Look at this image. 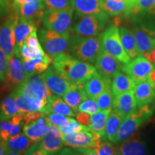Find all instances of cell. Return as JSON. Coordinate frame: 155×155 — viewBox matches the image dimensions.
<instances>
[{
  "label": "cell",
  "mask_w": 155,
  "mask_h": 155,
  "mask_svg": "<svg viewBox=\"0 0 155 155\" xmlns=\"http://www.w3.org/2000/svg\"><path fill=\"white\" fill-rule=\"evenodd\" d=\"M135 86V81L129 75L121 71L116 73L111 79V89L114 97L133 91Z\"/></svg>",
  "instance_id": "cell-27"
},
{
  "label": "cell",
  "mask_w": 155,
  "mask_h": 155,
  "mask_svg": "<svg viewBox=\"0 0 155 155\" xmlns=\"http://www.w3.org/2000/svg\"><path fill=\"white\" fill-rule=\"evenodd\" d=\"M24 45L32 50L38 49V48L42 47L40 40H39L37 31H35L32 33H31L28 38L25 39Z\"/></svg>",
  "instance_id": "cell-46"
},
{
  "label": "cell",
  "mask_w": 155,
  "mask_h": 155,
  "mask_svg": "<svg viewBox=\"0 0 155 155\" xmlns=\"http://www.w3.org/2000/svg\"><path fill=\"white\" fill-rule=\"evenodd\" d=\"M147 12H149V14L154 15V16H155V3L152 6V7H150V9H148V11H147Z\"/></svg>",
  "instance_id": "cell-56"
},
{
  "label": "cell",
  "mask_w": 155,
  "mask_h": 155,
  "mask_svg": "<svg viewBox=\"0 0 155 155\" xmlns=\"http://www.w3.org/2000/svg\"><path fill=\"white\" fill-rule=\"evenodd\" d=\"M53 66L68 81L81 84L98 73L96 67L91 63L80 61L66 53L54 58Z\"/></svg>",
  "instance_id": "cell-1"
},
{
  "label": "cell",
  "mask_w": 155,
  "mask_h": 155,
  "mask_svg": "<svg viewBox=\"0 0 155 155\" xmlns=\"http://www.w3.org/2000/svg\"><path fill=\"white\" fill-rule=\"evenodd\" d=\"M73 16V9L44 12L42 23L44 28L59 33L71 32Z\"/></svg>",
  "instance_id": "cell-5"
},
{
  "label": "cell",
  "mask_w": 155,
  "mask_h": 155,
  "mask_svg": "<svg viewBox=\"0 0 155 155\" xmlns=\"http://www.w3.org/2000/svg\"><path fill=\"white\" fill-rule=\"evenodd\" d=\"M95 65L101 75L112 79L116 73L121 71L124 64L122 65L116 58L103 50L97 57Z\"/></svg>",
  "instance_id": "cell-15"
},
{
  "label": "cell",
  "mask_w": 155,
  "mask_h": 155,
  "mask_svg": "<svg viewBox=\"0 0 155 155\" xmlns=\"http://www.w3.org/2000/svg\"><path fill=\"white\" fill-rule=\"evenodd\" d=\"M96 100L100 111H111L113 107L114 95L112 94L111 87L104 90Z\"/></svg>",
  "instance_id": "cell-37"
},
{
  "label": "cell",
  "mask_w": 155,
  "mask_h": 155,
  "mask_svg": "<svg viewBox=\"0 0 155 155\" xmlns=\"http://www.w3.org/2000/svg\"><path fill=\"white\" fill-rule=\"evenodd\" d=\"M34 1H37V0H12V5H22V4L31 2Z\"/></svg>",
  "instance_id": "cell-55"
},
{
  "label": "cell",
  "mask_w": 155,
  "mask_h": 155,
  "mask_svg": "<svg viewBox=\"0 0 155 155\" xmlns=\"http://www.w3.org/2000/svg\"><path fill=\"white\" fill-rule=\"evenodd\" d=\"M152 115V108L147 105L138 108L136 111L126 116L119 127L115 144H119L136 133L139 128L146 123Z\"/></svg>",
  "instance_id": "cell-3"
},
{
  "label": "cell",
  "mask_w": 155,
  "mask_h": 155,
  "mask_svg": "<svg viewBox=\"0 0 155 155\" xmlns=\"http://www.w3.org/2000/svg\"><path fill=\"white\" fill-rule=\"evenodd\" d=\"M97 155H118L116 152V147L113 143L109 141L101 140L96 148Z\"/></svg>",
  "instance_id": "cell-41"
},
{
  "label": "cell",
  "mask_w": 155,
  "mask_h": 155,
  "mask_svg": "<svg viewBox=\"0 0 155 155\" xmlns=\"http://www.w3.org/2000/svg\"><path fill=\"white\" fill-rule=\"evenodd\" d=\"M8 58L4 52V50L0 48V81L5 82L6 73L8 68Z\"/></svg>",
  "instance_id": "cell-45"
},
{
  "label": "cell",
  "mask_w": 155,
  "mask_h": 155,
  "mask_svg": "<svg viewBox=\"0 0 155 155\" xmlns=\"http://www.w3.org/2000/svg\"><path fill=\"white\" fill-rule=\"evenodd\" d=\"M51 124L45 115L41 116L36 121L23 126L24 134L35 143L40 141Z\"/></svg>",
  "instance_id": "cell-21"
},
{
  "label": "cell",
  "mask_w": 155,
  "mask_h": 155,
  "mask_svg": "<svg viewBox=\"0 0 155 155\" xmlns=\"http://www.w3.org/2000/svg\"><path fill=\"white\" fill-rule=\"evenodd\" d=\"M119 35L122 46L130 59L140 55L133 32L125 27H121L119 28Z\"/></svg>",
  "instance_id": "cell-32"
},
{
  "label": "cell",
  "mask_w": 155,
  "mask_h": 155,
  "mask_svg": "<svg viewBox=\"0 0 155 155\" xmlns=\"http://www.w3.org/2000/svg\"><path fill=\"white\" fill-rule=\"evenodd\" d=\"M147 81L150 83L151 86H152L155 90V68L153 69L151 71L150 74H149L148 77H147Z\"/></svg>",
  "instance_id": "cell-53"
},
{
  "label": "cell",
  "mask_w": 155,
  "mask_h": 155,
  "mask_svg": "<svg viewBox=\"0 0 155 155\" xmlns=\"http://www.w3.org/2000/svg\"><path fill=\"white\" fill-rule=\"evenodd\" d=\"M15 15V14H14ZM38 26L33 21L21 18L15 15L14 24V35H15V55L17 57L25 40L31 33L37 31Z\"/></svg>",
  "instance_id": "cell-14"
},
{
  "label": "cell",
  "mask_w": 155,
  "mask_h": 155,
  "mask_svg": "<svg viewBox=\"0 0 155 155\" xmlns=\"http://www.w3.org/2000/svg\"><path fill=\"white\" fill-rule=\"evenodd\" d=\"M108 20V15H91L80 16L73 30L75 33L84 37H96L104 30Z\"/></svg>",
  "instance_id": "cell-7"
},
{
  "label": "cell",
  "mask_w": 155,
  "mask_h": 155,
  "mask_svg": "<svg viewBox=\"0 0 155 155\" xmlns=\"http://www.w3.org/2000/svg\"><path fill=\"white\" fill-rule=\"evenodd\" d=\"M103 48L108 53L114 56L122 64H127L130 58L122 46L119 35V28L116 25L109 27L100 36Z\"/></svg>",
  "instance_id": "cell-6"
},
{
  "label": "cell",
  "mask_w": 155,
  "mask_h": 155,
  "mask_svg": "<svg viewBox=\"0 0 155 155\" xmlns=\"http://www.w3.org/2000/svg\"><path fill=\"white\" fill-rule=\"evenodd\" d=\"M7 154V150L5 146V141L0 139V155Z\"/></svg>",
  "instance_id": "cell-54"
},
{
  "label": "cell",
  "mask_w": 155,
  "mask_h": 155,
  "mask_svg": "<svg viewBox=\"0 0 155 155\" xmlns=\"http://www.w3.org/2000/svg\"><path fill=\"white\" fill-rule=\"evenodd\" d=\"M40 144L48 154H57L65 145L63 134L60 131L59 127L51 124L47 132L40 140Z\"/></svg>",
  "instance_id": "cell-18"
},
{
  "label": "cell",
  "mask_w": 155,
  "mask_h": 155,
  "mask_svg": "<svg viewBox=\"0 0 155 155\" xmlns=\"http://www.w3.org/2000/svg\"><path fill=\"white\" fill-rule=\"evenodd\" d=\"M28 78L25 74L22 62L16 56H13L8 61L5 83L9 88H15Z\"/></svg>",
  "instance_id": "cell-17"
},
{
  "label": "cell",
  "mask_w": 155,
  "mask_h": 155,
  "mask_svg": "<svg viewBox=\"0 0 155 155\" xmlns=\"http://www.w3.org/2000/svg\"><path fill=\"white\" fill-rule=\"evenodd\" d=\"M12 0H0V16L6 15L11 9Z\"/></svg>",
  "instance_id": "cell-49"
},
{
  "label": "cell",
  "mask_w": 155,
  "mask_h": 155,
  "mask_svg": "<svg viewBox=\"0 0 155 155\" xmlns=\"http://www.w3.org/2000/svg\"><path fill=\"white\" fill-rule=\"evenodd\" d=\"M82 155H97L95 149H84L80 148L77 149Z\"/></svg>",
  "instance_id": "cell-52"
},
{
  "label": "cell",
  "mask_w": 155,
  "mask_h": 155,
  "mask_svg": "<svg viewBox=\"0 0 155 155\" xmlns=\"http://www.w3.org/2000/svg\"><path fill=\"white\" fill-rule=\"evenodd\" d=\"M22 62L25 74L28 78L32 75H38L44 73L53 62V59L47 54L42 58Z\"/></svg>",
  "instance_id": "cell-28"
},
{
  "label": "cell",
  "mask_w": 155,
  "mask_h": 155,
  "mask_svg": "<svg viewBox=\"0 0 155 155\" xmlns=\"http://www.w3.org/2000/svg\"><path fill=\"white\" fill-rule=\"evenodd\" d=\"M119 144L116 147L118 155H150L146 142L137 133Z\"/></svg>",
  "instance_id": "cell-16"
},
{
  "label": "cell",
  "mask_w": 155,
  "mask_h": 155,
  "mask_svg": "<svg viewBox=\"0 0 155 155\" xmlns=\"http://www.w3.org/2000/svg\"><path fill=\"white\" fill-rule=\"evenodd\" d=\"M47 118L49 120L52 124L56 126V127H61L67 124V123L69 121L70 117L62 115V114H56V113H50L48 115H46Z\"/></svg>",
  "instance_id": "cell-43"
},
{
  "label": "cell",
  "mask_w": 155,
  "mask_h": 155,
  "mask_svg": "<svg viewBox=\"0 0 155 155\" xmlns=\"http://www.w3.org/2000/svg\"><path fill=\"white\" fill-rule=\"evenodd\" d=\"M154 105L155 106V97H154Z\"/></svg>",
  "instance_id": "cell-60"
},
{
  "label": "cell",
  "mask_w": 155,
  "mask_h": 155,
  "mask_svg": "<svg viewBox=\"0 0 155 155\" xmlns=\"http://www.w3.org/2000/svg\"><path fill=\"white\" fill-rule=\"evenodd\" d=\"M45 9L48 10H63L73 8L71 0H42Z\"/></svg>",
  "instance_id": "cell-38"
},
{
  "label": "cell",
  "mask_w": 155,
  "mask_h": 155,
  "mask_svg": "<svg viewBox=\"0 0 155 155\" xmlns=\"http://www.w3.org/2000/svg\"><path fill=\"white\" fill-rule=\"evenodd\" d=\"M115 1H125V0H115Z\"/></svg>",
  "instance_id": "cell-61"
},
{
  "label": "cell",
  "mask_w": 155,
  "mask_h": 155,
  "mask_svg": "<svg viewBox=\"0 0 155 155\" xmlns=\"http://www.w3.org/2000/svg\"><path fill=\"white\" fill-rule=\"evenodd\" d=\"M73 10L78 16L91 15H103L101 0H71Z\"/></svg>",
  "instance_id": "cell-26"
},
{
  "label": "cell",
  "mask_w": 155,
  "mask_h": 155,
  "mask_svg": "<svg viewBox=\"0 0 155 155\" xmlns=\"http://www.w3.org/2000/svg\"><path fill=\"white\" fill-rule=\"evenodd\" d=\"M133 91L138 108L149 105L154 101L155 90L147 80L136 83Z\"/></svg>",
  "instance_id": "cell-23"
},
{
  "label": "cell",
  "mask_w": 155,
  "mask_h": 155,
  "mask_svg": "<svg viewBox=\"0 0 155 155\" xmlns=\"http://www.w3.org/2000/svg\"><path fill=\"white\" fill-rule=\"evenodd\" d=\"M76 120L80 124L85 127H89L91 124V115L85 112H78Z\"/></svg>",
  "instance_id": "cell-48"
},
{
  "label": "cell",
  "mask_w": 155,
  "mask_h": 155,
  "mask_svg": "<svg viewBox=\"0 0 155 155\" xmlns=\"http://www.w3.org/2000/svg\"><path fill=\"white\" fill-rule=\"evenodd\" d=\"M42 77L48 89L55 96L63 97L75 83H72L64 78L53 65L42 73Z\"/></svg>",
  "instance_id": "cell-10"
},
{
  "label": "cell",
  "mask_w": 155,
  "mask_h": 155,
  "mask_svg": "<svg viewBox=\"0 0 155 155\" xmlns=\"http://www.w3.org/2000/svg\"><path fill=\"white\" fill-rule=\"evenodd\" d=\"M13 12L17 17L33 21L37 26L42 22V17L46 10L42 0L31 2L22 5H12Z\"/></svg>",
  "instance_id": "cell-13"
},
{
  "label": "cell",
  "mask_w": 155,
  "mask_h": 155,
  "mask_svg": "<svg viewBox=\"0 0 155 155\" xmlns=\"http://www.w3.org/2000/svg\"><path fill=\"white\" fill-rule=\"evenodd\" d=\"M22 155H50L45 151L41 144L39 142H36L32 144L29 148L25 151Z\"/></svg>",
  "instance_id": "cell-47"
},
{
  "label": "cell",
  "mask_w": 155,
  "mask_h": 155,
  "mask_svg": "<svg viewBox=\"0 0 155 155\" xmlns=\"http://www.w3.org/2000/svg\"><path fill=\"white\" fill-rule=\"evenodd\" d=\"M20 113L17 106L16 101L13 93L4 98L0 105V121L11 119L13 116Z\"/></svg>",
  "instance_id": "cell-36"
},
{
  "label": "cell",
  "mask_w": 155,
  "mask_h": 155,
  "mask_svg": "<svg viewBox=\"0 0 155 155\" xmlns=\"http://www.w3.org/2000/svg\"><path fill=\"white\" fill-rule=\"evenodd\" d=\"M33 144H35L34 141L29 139L25 134H19L18 135L5 141V146L7 151L19 152L22 154Z\"/></svg>",
  "instance_id": "cell-33"
},
{
  "label": "cell",
  "mask_w": 155,
  "mask_h": 155,
  "mask_svg": "<svg viewBox=\"0 0 155 155\" xmlns=\"http://www.w3.org/2000/svg\"><path fill=\"white\" fill-rule=\"evenodd\" d=\"M88 127H85L80 124L77 121V120L70 117L69 121L67 123V124L59 127V129L62 133V134H71L77 133L79 132V131L85 130Z\"/></svg>",
  "instance_id": "cell-39"
},
{
  "label": "cell",
  "mask_w": 155,
  "mask_h": 155,
  "mask_svg": "<svg viewBox=\"0 0 155 155\" xmlns=\"http://www.w3.org/2000/svg\"><path fill=\"white\" fill-rule=\"evenodd\" d=\"M63 139L65 146L75 149H95L103 139L89 128L71 134H63Z\"/></svg>",
  "instance_id": "cell-9"
},
{
  "label": "cell",
  "mask_w": 155,
  "mask_h": 155,
  "mask_svg": "<svg viewBox=\"0 0 155 155\" xmlns=\"http://www.w3.org/2000/svg\"><path fill=\"white\" fill-rule=\"evenodd\" d=\"M12 93L15 96L17 106L20 113L29 111L42 112V109L48 102V99H43V98L33 96H21V95L15 94L13 91Z\"/></svg>",
  "instance_id": "cell-22"
},
{
  "label": "cell",
  "mask_w": 155,
  "mask_h": 155,
  "mask_svg": "<svg viewBox=\"0 0 155 155\" xmlns=\"http://www.w3.org/2000/svg\"><path fill=\"white\" fill-rule=\"evenodd\" d=\"M15 94L25 96H33L48 99L53 94L50 91L45 83L42 75H32L28 77L25 82L13 89Z\"/></svg>",
  "instance_id": "cell-8"
},
{
  "label": "cell",
  "mask_w": 155,
  "mask_h": 155,
  "mask_svg": "<svg viewBox=\"0 0 155 155\" xmlns=\"http://www.w3.org/2000/svg\"><path fill=\"white\" fill-rule=\"evenodd\" d=\"M154 3L155 0H137L128 15H138L140 13L148 11Z\"/></svg>",
  "instance_id": "cell-42"
},
{
  "label": "cell",
  "mask_w": 155,
  "mask_h": 155,
  "mask_svg": "<svg viewBox=\"0 0 155 155\" xmlns=\"http://www.w3.org/2000/svg\"><path fill=\"white\" fill-rule=\"evenodd\" d=\"M88 97L81 83H75L68 91L63 95V99L67 103L75 114L78 112V108L83 101Z\"/></svg>",
  "instance_id": "cell-29"
},
{
  "label": "cell",
  "mask_w": 155,
  "mask_h": 155,
  "mask_svg": "<svg viewBox=\"0 0 155 155\" xmlns=\"http://www.w3.org/2000/svg\"><path fill=\"white\" fill-rule=\"evenodd\" d=\"M15 15L13 13L0 25V48L4 50L8 60L15 56Z\"/></svg>",
  "instance_id": "cell-12"
},
{
  "label": "cell",
  "mask_w": 155,
  "mask_h": 155,
  "mask_svg": "<svg viewBox=\"0 0 155 155\" xmlns=\"http://www.w3.org/2000/svg\"><path fill=\"white\" fill-rule=\"evenodd\" d=\"M124 118L112 109L108 116L106 125V138L113 144L116 143V136Z\"/></svg>",
  "instance_id": "cell-34"
},
{
  "label": "cell",
  "mask_w": 155,
  "mask_h": 155,
  "mask_svg": "<svg viewBox=\"0 0 155 155\" xmlns=\"http://www.w3.org/2000/svg\"><path fill=\"white\" fill-rule=\"evenodd\" d=\"M133 91L114 97L112 109L119 113L124 119L138 108Z\"/></svg>",
  "instance_id": "cell-19"
},
{
  "label": "cell",
  "mask_w": 155,
  "mask_h": 155,
  "mask_svg": "<svg viewBox=\"0 0 155 155\" xmlns=\"http://www.w3.org/2000/svg\"><path fill=\"white\" fill-rule=\"evenodd\" d=\"M98 111H100V108L98 107L96 100L90 98L83 101L78 108V112H85L90 115L96 114Z\"/></svg>",
  "instance_id": "cell-40"
},
{
  "label": "cell",
  "mask_w": 155,
  "mask_h": 155,
  "mask_svg": "<svg viewBox=\"0 0 155 155\" xmlns=\"http://www.w3.org/2000/svg\"><path fill=\"white\" fill-rule=\"evenodd\" d=\"M152 42H153V46H154V48H155V37L154 38H153Z\"/></svg>",
  "instance_id": "cell-59"
},
{
  "label": "cell",
  "mask_w": 155,
  "mask_h": 155,
  "mask_svg": "<svg viewBox=\"0 0 155 155\" xmlns=\"http://www.w3.org/2000/svg\"><path fill=\"white\" fill-rule=\"evenodd\" d=\"M154 34V32L144 28H135L133 30V35L140 55L143 56L154 48L152 38Z\"/></svg>",
  "instance_id": "cell-30"
},
{
  "label": "cell",
  "mask_w": 155,
  "mask_h": 155,
  "mask_svg": "<svg viewBox=\"0 0 155 155\" xmlns=\"http://www.w3.org/2000/svg\"><path fill=\"white\" fill-rule=\"evenodd\" d=\"M111 78L102 76L97 73L83 83V86L88 98L96 99L104 90L111 87Z\"/></svg>",
  "instance_id": "cell-20"
},
{
  "label": "cell",
  "mask_w": 155,
  "mask_h": 155,
  "mask_svg": "<svg viewBox=\"0 0 155 155\" xmlns=\"http://www.w3.org/2000/svg\"><path fill=\"white\" fill-rule=\"evenodd\" d=\"M102 10L111 16H116L124 13L129 15L132 6L127 0L115 1V0H101Z\"/></svg>",
  "instance_id": "cell-31"
},
{
  "label": "cell",
  "mask_w": 155,
  "mask_h": 155,
  "mask_svg": "<svg viewBox=\"0 0 155 155\" xmlns=\"http://www.w3.org/2000/svg\"><path fill=\"white\" fill-rule=\"evenodd\" d=\"M154 69V65L143 56L134 58L122 66V72L129 75L136 83L147 79L149 74Z\"/></svg>",
  "instance_id": "cell-11"
},
{
  "label": "cell",
  "mask_w": 155,
  "mask_h": 155,
  "mask_svg": "<svg viewBox=\"0 0 155 155\" xmlns=\"http://www.w3.org/2000/svg\"><path fill=\"white\" fill-rule=\"evenodd\" d=\"M69 51L75 58L88 63H95L97 57L104 50L100 38L71 35Z\"/></svg>",
  "instance_id": "cell-2"
},
{
  "label": "cell",
  "mask_w": 155,
  "mask_h": 155,
  "mask_svg": "<svg viewBox=\"0 0 155 155\" xmlns=\"http://www.w3.org/2000/svg\"><path fill=\"white\" fill-rule=\"evenodd\" d=\"M6 155H22V154L16 152H12V151H7V154Z\"/></svg>",
  "instance_id": "cell-57"
},
{
  "label": "cell",
  "mask_w": 155,
  "mask_h": 155,
  "mask_svg": "<svg viewBox=\"0 0 155 155\" xmlns=\"http://www.w3.org/2000/svg\"><path fill=\"white\" fill-rule=\"evenodd\" d=\"M56 155H82L77 149L69 147V148H64L60 151Z\"/></svg>",
  "instance_id": "cell-50"
},
{
  "label": "cell",
  "mask_w": 155,
  "mask_h": 155,
  "mask_svg": "<svg viewBox=\"0 0 155 155\" xmlns=\"http://www.w3.org/2000/svg\"><path fill=\"white\" fill-rule=\"evenodd\" d=\"M23 124L21 116L19 114L11 119L0 121V139L7 141V139L20 134Z\"/></svg>",
  "instance_id": "cell-24"
},
{
  "label": "cell",
  "mask_w": 155,
  "mask_h": 155,
  "mask_svg": "<svg viewBox=\"0 0 155 155\" xmlns=\"http://www.w3.org/2000/svg\"><path fill=\"white\" fill-rule=\"evenodd\" d=\"M71 32L59 33L45 28L40 29L39 40L46 53L52 59L68 49Z\"/></svg>",
  "instance_id": "cell-4"
},
{
  "label": "cell",
  "mask_w": 155,
  "mask_h": 155,
  "mask_svg": "<svg viewBox=\"0 0 155 155\" xmlns=\"http://www.w3.org/2000/svg\"><path fill=\"white\" fill-rule=\"evenodd\" d=\"M42 113L48 115L50 113H56L62 115L73 117L75 116L74 111L70 107V106L62 99L60 96H52L48 99L46 105L42 109Z\"/></svg>",
  "instance_id": "cell-25"
},
{
  "label": "cell",
  "mask_w": 155,
  "mask_h": 155,
  "mask_svg": "<svg viewBox=\"0 0 155 155\" xmlns=\"http://www.w3.org/2000/svg\"><path fill=\"white\" fill-rule=\"evenodd\" d=\"M143 57H144L148 61H150L153 65H155V48L145 53Z\"/></svg>",
  "instance_id": "cell-51"
},
{
  "label": "cell",
  "mask_w": 155,
  "mask_h": 155,
  "mask_svg": "<svg viewBox=\"0 0 155 155\" xmlns=\"http://www.w3.org/2000/svg\"><path fill=\"white\" fill-rule=\"evenodd\" d=\"M19 115L21 116L22 124L25 126V124H28L29 123L36 121L39 118L44 116L45 114L40 111H29L19 113Z\"/></svg>",
  "instance_id": "cell-44"
},
{
  "label": "cell",
  "mask_w": 155,
  "mask_h": 155,
  "mask_svg": "<svg viewBox=\"0 0 155 155\" xmlns=\"http://www.w3.org/2000/svg\"><path fill=\"white\" fill-rule=\"evenodd\" d=\"M111 111H100L91 115V124L89 129L99 134L102 139L106 138V125L108 116Z\"/></svg>",
  "instance_id": "cell-35"
},
{
  "label": "cell",
  "mask_w": 155,
  "mask_h": 155,
  "mask_svg": "<svg viewBox=\"0 0 155 155\" xmlns=\"http://www.w3.org/2000/svg\"><path fill=\"white\" fill-rule=\"evenodd\" d=\"M127 1L131 4V6H132V7H133V5H134V4L136 3V2H137V0H127ZM131 8H132V7H131Z\"/></svg>",
  "instance_id": "cell-58"
}]
</instances>
